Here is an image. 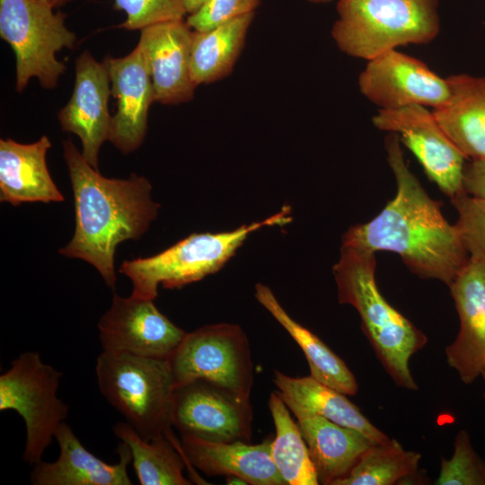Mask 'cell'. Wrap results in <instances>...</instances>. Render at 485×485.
I'll list each match as a JSON object with an SVG mask.
<instances>
[{"mask_svg":"<svg viewBox=\"0 0 485 485\" xmlns=\"http://www.w3.org/2000/svg\"><path fill=\"white\" fill-rule=\"evenodd\" d=\"M51 143L42 136L31 144L0 140V200L13 206L24 202H61L46 162Z\"/></svg>","mask_w":485,"mask_h":485,"instance_id":"obj_21","label":"cell"},{"mask_svg":"<svg viewBox=\"0 0 485 485\" xmlns=\"http://www.w3.org/2000/svg\"><path fill=\"white\" fill-rule=\"evenodd\" d=\"M110 95L106 65L96 61L89 51H84L75 61L73 93L58 111L57 119L63 131L79 137L84 158L96 170L101 146L109 140L110 132Z\"/></svg>","mask_w":485,"mask_h":485,"instance_id":"obj_14","label":"cell"},{"mask_svg":"<svg viewBox=\"0 0 485 485\" xmlns=\"http://www.w3.org/2000/svg\"><path fill=\"white\" fill-rule=\"evenodd\" d=\"M481 376L482 377L483 382H484V385H485V368H484V370L482 371ZM484 399H485V391H484Z\"/></svg>","mask_w":485,"mask_h":485,"instance_id":"obj_37","label":"cell"},{"mask_svg":"<svg viewBox=\"0 0 485 485\" xmlns=\"http://www.w3.org/2000/svg\"><path fill=\"white\" fill-rule=\"evenodd\" d=\"M282 399L297 419L319 484L336 485L374 445L361 432L310 412L293 400Z\"/></svg>","mask_w":485,"mask_h":485,"instance_id":"obj_20","label":"cell"},{"mask_svg":"<svg viewBox=\"0 0 485 485\" xmlns=\"http://www.w3.org/2000/svg\"><path fill=\"white\" fill-rule=\"evenodd\" d=\"M446 78L449 101L432 110L467 159L485 161V76L460 74Z\"/></svg>","mask_w":485,"mask_h":485,"instance_id":"obj_22","label":"cell"},{"mask_svg":"<svg viewBox=\"0 0 485 485\" xmlns=\"http://www.w3.org/2000/svg\"><path fill=\"white\" fill-rule=\"evenodd\" d=\"M366 61L358 76V87L379 110L412 105L436 110L449 101L447 78L414 57L392 49Z\"/></svg>","mask_w":485,"mask_h":485,"instance_id":"obj_12","label":"cell"},{"mask_svg":"<svg viewBox=\"0 0 485 485\" xmlns=\"http://www.w3.org/2000/svg\"><path fill=\"white\" fill-rule=\"evenodd\" d=\"M273 382L283 398L293 400L310 412L336 424L361 432L374 444H385L392 439L377 428L346 394L311 375L292 377L275 370Z\"/></svg>","mask_w":485,"mask_h":485,"instance_id":"obj_23","label":"cell"},{"mask_svg":"<svg viewBox=\"0 0 485 485\" xmlns=\"http://www.w3.org/2000/svg\"><path fill=\"white\" fill-rule=\"evenodd\" d=\"M260 0H207L199 10L188 15L186 22L194 31H207L248 13H255Z\"/></svg>","mask_w":485,"mask_h":485,"instance_id":"obj_32","label":"cell"},{"mask_svg":"<svg viewBox=\"0 0 485 485\" xmlns=\"http://www.w3.org/2000/svg\"><path fill=\"white\" fill-rule=\"evenodd\" d=\"M54 8L62 6L72 0H44Z\"/></svg>","mask_w":485,"mask_h":485,"instance_id":"obj_35","label":"cell"},{"mask_svg":"<svg viewBox=\"0 0 485 485\" xmlns=\"http://www.w3.org/2000/svg\"><path fill=\"white\" fill-rule=\"evenodd\" d=\"M463 190L467 194L485 200V161L471 160L466 163Z\"/></svg>","mask_w":485,"mask_h":485,"instance_id":"obj_33","label":"cell"},{"mask_svg":"<svg viewBox=\"0 0 485 485\" xmlns=\"http://www.w3.org/2000/svg\"><path fill=\"white\" fill-rule=\"evenodd\" d=\"M154 301L114 294L98 322L102 350L169 360L187 332L163 314Z\"/></svg>","mask_w":485,"mask_h":485,"instance_id":"obj_13","label":"cell"},{"mask_svg":"<svg viewBox=\"0 0 485 485\" xmlns=\"http://www.w3.org/2000/svg\"><path fill=\"white\" fill-rule=\"evenodd\" d=\"M180 450L188 466L207 476H236L251 485H287L273 462L269 439L251 445L181 435Z\"/></svg>","mask_w":485,"mask_h":485,"instance_id":"obj_18","label":"cell"},{"mask_svg":"<svg viewBox=\"0 0 485 485\" xmlns=\"http://www.w3.org/2000/svg\"><path fill=\"white\" fill-rule=\"evenodd\" d=\"M169 362L175 387L200 379L250 399L252 358L248 338L237 324H210L187 332Z\"/></svg>","mask_w":485,"mask_h":485,"instance_id":"obj_9","label":"cell"},{"mask_svg":"<svg viewBox=\"0 0 485 485\" xmlns=\"http://www.w3.org/2000/svg\"><path fill=\"white\" fill-rule=\"evenodd\" d=\"M172 423L181 436L218 443H250L252 408L250 399L198 379L175 387Z\"/></svg>","mask_w":485,"mask_h":485,"instance_id":"obj_11","label":"cell"},{"mask_svg":"<svg viewBox=\"0 0 485 485\" xmlns=\"http://www.w3.org/2000/svg\"><path fill=\"white\" fill-rule=\"evenodd\" d=\"M385 149L396 194L373 219L351 226L342 246L395 252L419 278L449 286L469 260L457 229L409 169L397 134H388Z\"/></svg>","mask_w":485,"mask_h":485,"instance_id":"obj_1","label":"cell"},{"mask_svg":"<svg viewBox=\"0 0 485 485\" xmlns=\"http://www.w3.org/2000/svg\"><path fill=\"white\" fill-rule=\"evenodd\" d=\"M207 0H182L188 15L196 13Z\"/></svg>","mask_w":485,"mask_h":485,"instance_id":"obj_34","label":"cell"},{"mask_svg":"<svg viewBox=\"0 0 485 485\" xmlns=\"http://www.w3.org/2000/svg\"><path fill=\"white\" fill-rule=\"evenodd\" d=\"M59 455L55 462L42 460L30 474L33 485H131L128 466L131 462L128 446L120 442L119 461L110 464L88 451L70 426L62 422L55 435Z\"/></svg>","mask_w":485,"mask_h":485,"instance_id":"obj_19","label":"cell"},{"mask_svg":"<svg viewBox=\"0 0 485 485\" xmlns=\"http://www.w3.org/2000/svg\"><path fill=\"white\" fill-rule=\"evenodd\" d=\"M451 202L457 211L454 225L465 251L485 264V200L463 191Z\"/></svg>","mask_w":485,"mask_h":485,"instance_id":"obj_30","label":"cell"},{"mask_svg":"<svg viewBox=\"0 0 485 485\" xmlns=\"http://www.w3.org/2000/svg\"><path fill=\"white\" fill-rule=\"evenodd\" d=\"M53 9L44 0H0V36L15 55L19 93L34 77L52 89L66 69L56 55L73 48L76 36L66 26V14Z\"/></svg>","mask_w":485,"mask_h":485,"instance_id":"obj_7","label":"cell"},{"mask_svg":"<svg viewBox=\"0 0 485 485\" xmlns=\"http://www.w3.org/2000/svg\"><path fill=\"white\" fill-rule=\"evenodd\" d=\"M372 122L380 130L397 134L428 177L450 199L464 191L467 158L446 135L433 110L420 105L379 110Z\"/></svg>","mask_w":485,"mask_h":485,"instance_id":"obj_10","label":"cell"},{"mask_svg":"<svg viewBox=\"0 0 485 485\" xmlns=\"http://www.w3.org/2000/svg\"><path fill=\"white\" fill-rule=\"evenodd\" d=\"M438 0H338L331 29L345 54L369 60L408 44H426L440 30Z\"/></svg>","mask_w":485,"mask_h":485,"instance_id":"obj_4","label":"cell"},{"mask_svg":"<svg viewBox=\"0 0 485 485\" xmlns=\"http://www.w3.org/2000/svg\"><path fill=\"white\" fill-rule=\"evenodd\" d=\"M103 62L117 106L111 117L109 141L128 154L142 145L147 129L148 110L155 101L150 73L138 45L125 57H107Z\"/></svg>","mask_w":485,"mask_h":485,"instance_id":"obj_16","label":"cell"},{"mask_svg":"<svg viewBox=\"0 0 485 485\" xmlns=\"http://www.w3.org/2000/svg\"><path fill=\"white\" fill-rule=\"evenodd\" d=\"M255 13L207 31L192 30L190 73L196 86L228 75L242 49Z\"/></svg>","mask_w":485,"mask_h":485,"instance_id":"obj_25","label":"cell"},{"mask_svg":"<svg viewBox=\"0 0 485 485\" xmlns=\"http://www.w3.org/2000/svg\"><path fill=\"white\" fill-rule=\"evenodd\" d=\"M62 374L43 362L40 353L26 351L0 375V410H13L26 429L22 459L29 464L42 460L69 408L57 397Z\"/></svg>","mask_w":485,"mask_h":485,"instance_id":"obj_8","label":"cell"},{"mask_svg":"<svg viewBox=\"0 0 485 485\" xmlns=\"http://www.w3.org/2000/svg\"><path fill=\"white\" fill-rule=\"evenodd\" d=\"M437 485H485V460L476 452L468 431L460 430L454 441V453L442 458Z\"/></svg>","mask_w":485,"mask_h":485,"instance_id":"obj_29","label":"cell"},{"mask_svg":"<svg viewBox=\"0 0 485 485\" xmlns=\"http://www.w3.org/2000/svg\"><path fill=\"white\" fill-rule=\"evenodd\" d=\"M95 373L102 396L143 438L172 434L175 385L169 360L102 350Z\"/></svg>","mask_w":485,"mask_h":485,"instance_id":"obj_5","label":"cell"},{"mask_svg":"<svg viewBox=\"0 0 485 485\" xmlns=\"http://www.w3.org/2000/svg\"><path fill=\"white\" fill-rule=\"evenodd\" d=\"M255 296L300 347L309 365L312 377L346 395H355L357 392V379L346 363L318 336L295 321L269 287L257 284Z\"/></svg>","mask_w":485,"mask_h":485,"instance_id":"obj_24","label":"cell"},{"mask_svg":"<svg viewBox=\"0 0 485 485\" xmlns=\"http://www.w3.org/2000/svg\"><path fill=\"white\" fill-rule=\"evenodd\" d=\"M191 41L192 29L184 20L140 31L137 45L150 73L155 101L172 105L192 99L197 86L190 73Z\"/></svg>","mask_w":485,"mask_h":485,"instance_id":"obj_17","label":"cell"},{"mask_svg":"<svg viewBox=\"0 0 485 485\" xmlns=\"http://www.w3.org/2000/svg\"><path fill=\"white\" fill-rule=\"evenodd\" d=\"M375 253L341 247L340 257L333 267L339 302L357 310L365 335L394 384L407 390H417L410 360L425 347L428 338L379 291Z\"/></svg>","mask_w":485,"mask_h":485,"instance_id":"obj_3","label":"cell"},{"mask_svg":"<svg viewBox=\"0 0 485 485\" xmlns=\"http://www.w3.org/2000/svg\"><path fill=\"white\" fill-rule=\"evenodd\" d=\"M421 454L405 450L394 438L374 444L336 485H392L415 475Z\"/></svg>","mask_w":485,"mask_h":485,"instance_id":"obj_28","label":"cell"},{"mask_svg":"<svg viewBox=\"0 0 485 485\" xmlns=\"http://www.w3.org/2000/svg\"><path fill=\"white\" fill-rule=\"evenodd\" d=\"M307 1L313 4H326V3L331 2L332 0H307Z\"/></svg>","mask_w":485,"mask_h":485,"instance_id":"obj_36","label":"cell"},{"mask_svg":"<svg viewBox=\"0 0 485 485\" xmlns=\"http://www.w3.org/2000/svg\"><path fill=\"white\" fill-rule=\"evenodd\" d=\"M289 214L286 206L264 220L232 231L192 234L156 255L125 260L119 272L131 280L132 295L154 300L160 284L177 288L218 271L251 233L286 225L292 220Z\"/></svg>","mask_w":485,"mask_h":485,"instance_id":"obj_6","label":"cell"},{"mask_svg":"<svg viewBox=\"0 0 485 485\" xmlns=\"http://www.w3.org/2000/svg\"><path fill=\"white\" fill-rule=\"evenodd\" d=\"M64 158L72 184L75 226L71 241L58 251L93 265L114 289V255L126 240L139 239L156 218L159 204L151 198L149 181L135 173L128 179L102 176L68 139Z\"/></svg>","mask_w":485,"mask_h":485,"instance_id":"obj_2","label":"cell"},{"mask_svg":"<svg viewBox=\"0 0 485 485\" xmlns=\"http://www.w3.org/2000/svg\"><path fill=\"white\" fill-rule=\"evenodd\" d=\"M115 7L127 18L118 27L142 30L146 27L176 20L187 15L182 0H114Z\"/></svg>","mask_w":485,"mask_h":485,"instance_id":"obj_31","label":"cell"},{"mask_svg":"<svg viewBox=\"0 0 485 485\" xmlns=\"http://www.w3.org/2000/svg\"><path fill=\"white\" fill-rule=\"evenodd\" d=\"M116 436L131 453V462L141 485H190L183 474L187 465L175 436H160L152 440L143 438L128 422L113 427Z\"/></svg>","mask_w":485,"mask_h":485,"instance_id":"obj_26","label":"cell"},{"mask_svg":"<svg viewBox=\"0 0 485 485\" xmlns=\"http://www.w3.org/2000/svg\"><path fill=\"white\" fill-rule=\"evenodd\" d=\"M269 407L275 426L271 456L287 485H317L319 481L298 424L278 392H273Z\"/></svg>","mask_w":485,"mask_h":485,"instance_id":"obj_27","label":"cell"},{"mask_svg":"<svg viewBox=\"0 0 485 485\" xmlns=\"http://www.w3.org/2000/svg\"><path fill=\"white\" fill-rule=\"evenodd\" d=\"M448 287L459 318V331L445 347V357L461 381L470 384L485 368V264L469 257Z\"/></svg>","mask_w":485,"mask_h":485,"instance_id":"obj_15","label":"cell"}]
</instances>
